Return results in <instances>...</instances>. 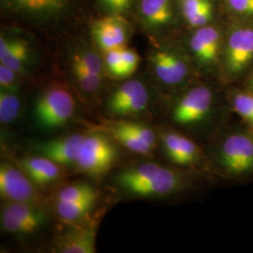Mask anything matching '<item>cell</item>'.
<instances>
[{"label":"cell","mask_w":253,"mask_h":253,"mask_svg":"<svg viewBox=\"0 0 253 253\" xmlns=\"http://www.w3.org/2000/svg\"><path fill=\"white\" fill-rule=\"evenodd\" d=\"M167 117L172 127L195 139L205 138L207 144L233 119L225 91L219 94L208 84H195L172 97Z\"/></svg>","instance_id":"1"},{"label":"cell","mask_w":253,"mask_h":253,"mask_svg":"<svg viewBox=\"0 0 253 253\" xmlns=\"http://www.w3.org/2000/svg\"><path fill=\"white\" fill-rule=\"evenodd\" d=\"M215 177L235 183L253 181V128L232 119L205 149Z\"/></svg>","instance_id":"2"},{"label":"cell","mask_w":253,"mask_h":253,"mask_svg":"<svg viewBox=\"0 0 253 253\" xmlns=\"http://www.w3.org/2000/svg\"><path fill=\"white\" fill-rule=\"evenodd\" d=\"M198 173L146 163L119 172L118 184L127 192L143 197H172L195 188Z\"/></svg>","instance_id":"3"},{"label":"cell","mask_w":253,"mask_h":253,"mask_svg":"<svg viewBox=\"0 0 253 253\" xmlns=\"http://www.w3.org/2000/svg\"><path fill=\"white\" fill-rule=\"evenodd\" d=\"M160 139L163 154L173 167L215 177L206 150L198 141L172 126L164 128Z\"/></svg>","instance_id":"4"},{"label":"cell","mask_w":253,"mask_h":253,"mask_svg":"<svg viewBox=\"0 0 253 253\" xmlns=\"http://www.w3.org/2000/svg\"><path fill=\"white\" fill-rule=\"evenodd\" d=\"M253 65V27L236 28L224 42L221 75L230 84L245 77Z\"/></svg>","instance_id":"5"},{"label":"cell","mask_w":253,"mask_h":253,"mask_svg":"<svg viewBox=\"0 0 253 253\" xmlns=\"http://www.w3.org/2000/svg\"><path fill=\"white\" fill-rule=\"evenodd\" d=\"M75 102L72 94L61 86L44 91L37 100L34 115L37 122L48 129L62 126L72 118Z\"/></svg>","instance_id":"6"},{"label":"cell","mask_w":253,"mask_h":253,"mask_svg":"<svg viewBox=\"0 0 253 253\" xmlns=\"http://www.w3.org/2000/svg\"><path fill=\"white\" fill-rule=\"evenodd\" d=\"M117 158L118 150L107 136L91 133L84 137L76 166L91 176H100L112 168Z\"/></svg>","instance_id":"7"},{"label":"cell","mask_w":253,"mask_h":253,"mask_svg":"<svg viewBox=\"0 0 253 253\" xmlns=\"http://www.w3.org/2000/svg\"><path fill=\"white\" fill-rule=\"evenodd\" d=\"M151 64L158 80L165 86L184 89L189 81L190 67L182 54L172 50H160L151 56Z\"/></svg>","instance_id":"8"},{"label":"cell","mask_w":253,"mask_h":253,"mask_svg":"<svg viewBox=\"0 0 253 253\" xmlns=\"http://www.w3.org/2000/svg\"><path fill=\"white\" fill-rule=\"evenodd\" d=\"M223 46L219 31L215 27L207 26L199 27L189 42L190 53L200 66L206 69L219 66L220 72Z\"/></svg>","instance_id":"9"},{"label":"cell","mask_w":253,"mask_h":253,"mask_svg":"<svg viewBox=\"0 0 253 253\" xmlns=\"http://www.w3.org/2000/svg\"><path fill=\"white\" fill-rule=\"evenodd\" d=\"M149 103V94L144 84L130 80L122 84L108 100V110L115 116L126 117L143 112Z\"/></svg>","instance_id":"10"},{"label":"cell","mask_w":253,"mask_h":253,"mask_svg":"<svg viewBox=\"0 0 253 253\" xmlns=\"http://www.w3.org/2000/svg\"><path fill=\"white\" fill-rule=\"evenodd\" d=\"M0 194L8 202L34 205L39 199L33 182L27 173L7 163L0 166Z\"/></svg>","instance_id":"11"},{"label":"cell","mask_w":253,"mask_h":253,"mask_svg":"<svg viewBox=\"0 0 253 253\" xmlns=\"http://www.w3.org/2000/svg\"><path fill=\"white\" fill-rule=\"evenodd\" d=\"M92 34L104 53L123 48L127 41L126 22L118 15L100 19L93 24Z\"/></svg>","instance_id":"12"},{"label":"cell","mask_w":253,"mask_h":253,"mask_svg":"<svg viewBox=\"0 0 253 253\" xmlns=\"http://www.w3.org/2000/svg\"><path fill=\"white\" fill-rule=\"evenodd\" d=\"M85 135L72 134L38 145V152L59 165H76Z\"/></svg>","instance_id":"13"},{"label":"cell","mask_w":253,"mask_h":253,"mask_svg":"<svg viewBox=\"0 0 253 253\" xmlns=\"http://www.w3.org/2000/svg\"><path fill=\"white\" fill-rule=\"evenodd\" d=\"M57 253H96V232L93 226L72 227L59 235Z\"/></svg>","instance_id":"14"},{"label":"cell","mask_w":253,"mask_h":253,"mask_svg":"<svg viewBox=\"0 0 253 253\" xmlns=\"http://www.w3.org/2000/svg\"><path fill=\"white\" fill-rule=\"evenodd\" d=\"M20 165L31 181L39 186L48 185L61 175L59 164L43 156L25 158L21 160Z\"/></svg>","instance_id":"15"},{"label":"cell","mask_w":253,"mask_h":253,"mask_svg":"<svg viewBox=\"0 0 253 253\" xmlns=\"http://www.w3.org/2000/svg\"><path fill=\"white\" fill-rule=\"evenodd\" d=\"M30 54L27 42L19 39L0 38V61L19 73L23 72Z\"/></svg>","instance_id":"16"},{"label":"cell","mask_w":253,"mask_h":253,"mask_svg":"<svg viewBox=\"0 0 253 253\" xmlns=\"http://www.w3.org/2000/svg\"><path fill=\"white\" fill-rule=\"evenodd\" d=\"M225 97L233 115L253 128V92L234 86L225 90Z\"/></svg>","instance_id":"17"},{"label":"cell","mask_w":253,"mask_h":253,"mask_svg":"<svg viewBox=\"0 0 253 253\" xmlns=\"http://www.w3.org/2000/svg\"><path fill=\"white\" fill-rule=\"evenodd\" d=\"M2 209L17 217L19 220L23 221L24 223L32 227L36 232L41 227L45 224L48 219L45 213L33 204L23 202H9Z\"/></svg>","instance_id":"18"},{"label":"cell","mask_w":253,"mask_h":253,"mask_svg":"<svg viewBox=\"0 0 253 253\" xmlns=\"http://www.w3.org/2000/svg\"><path fill=\"white\" fill-rule=\"evenodd\" d=\"M141 13L148 25L164 26L172 17L170 0H141Z\"/></svg>","instance_id":"19"},{"label":"cell","mask_w":253,"mask_h":253,"mask_svg":"<svg viewBox=\"0 0 253 253\" xmlns=\"http://www.w3.org/2000/svg\"><path fill=\"white\" fill-rule=\"evenodd\" d=\"M9 5L33 14L51 15L62 11L67 0H5Z\"/></svg>","instance_id":"20"},{"label":"cell","mask_w":253,"mask_h":253,"mask_svg":"<svg viewBox=\"0 0 253 253\" xmlns=\"http://www.w3.org/2000/svg\"><path fill=\"white\" fill-rule=\"evenodd\" d=\"M97 199L98 197H90L74 202H55V210L63 220L73 222L86 216L95 206Z\"/></svg>","instance_id":"21"},{"label":"cell","mask_w":253,"mask_h":253,"mask_svg":"<svg viewBox=\"0 0 253 253\" xmlns=\"http://www.w3.org/2000/svg\"><path fill=\"white\" fill-rule=\"evenodd\" d=\"M108 130L115 140H117L119 144L124 145L126 148L132 152L142 155H148L151 153L154 148L151 145L144 142L142 139L134 135L133 133L122 128L118 124L110 126Z\"/></svg>","instance_id":"22"},{"label":"cell","mask_w":253,"mask_h":253,"mask_svg":"<svg viewBox=\"0 0 253 253\" xmlns=\"http://www.w3.org/2000/svg\"><path fill=\"white\" fill-rule=\"evenodd\" d=\"M21 111V101L18 97L8 89L0 92V121L4 124L13 122L18 118Z\"/></svg>","instance_id":"23"},{"label":"cell","mask_w":253,"mask_h":253,"mask_svg":"<svg viewBox=\"0 0 253 253\" xmlns=\"http://www.w3.org/2000/svg\"><path fill=\"white\" fill-rule=\"evenodd\" d=\"M90 197H98V191L89 184L78 183L64 187L56 194L55 202H74L86 199Z\"/></svg>","instance_id":"24"},{"label":"cell","mask_w":253,"mask_h":253,"mask_svg":"<svg viewBox=\"0 0 253 253\" xmlns=\"http://www.w3.org/2000/svg\"><path fill=\"white\" fill-rule=\"evenodd\" d=\"M73 72L79 86L84 92L93 93L99 89L102 75L92 73L74 59H73Z\"/></svg>","instance_id":"25"},{"label":"cell","mask_w":253,"mask_h":253,"mask_svg":"<svg viewBox=\"0 0 253 253\" xmlns=\"http://www.w3.org/2000/svg\"><path fill=\"white\" fill-rule=\"evenodd\" d=\"M105 65L109 73L116 77L125 78L130 75L123 62L121 48L105 52Z\"/></svg>","instance_id":"26"},{"label":"cell","mask_w":253,"mask_h":253,"mask_svg":"<svg viewBox=\"0 0 253 253\" xmlns=\"http://www.w3.org/2000/svg\"><path fill=\"white\" fill-rule=\"evenodd\" d=\"M118 125L122 128H124L127 131L133 133L137 137H139L140 139H142L144 142L151 145L152 147H155V145H157L158 136L151 127L145 126V125H141V124L131 123V122L119 123Z\"/></svg>","instance_id":"27"},{"label":"cell","mask_w":253,"mask_h":253,"mask_svg":"<svg viewBox=\"0 0 253 253\" xmlns=\"http://www.w3.org/2000/svg\"><path fill=\"white\" fill-rule=\"evenodd\" d=\"M73 59L78 61L92 73L102 75L103 66H102L101 59L98 54L93 52H83V53L75 54L73 56Z\"/></svg>","instance_id":"28"},{"label":"cell","mask_w":253,"mask_h":253,"mask_svg":"<svg viewBox=\"0 0 253 253\" xmlns=\"http://www.w3.org/2000/svg\"><path fill=\"white\" fill-rule=\"evenodd\" d=\"M211 6L208 0H181V9L186 20Z\"/></svg>","instance_id":"29"},{"label":"cell","mask_w":253,"mask_h":253,"mask_svg":"<svg viewBox=\"0 0 253 253\" xmlns=\"http://www.w3.org/2000/svg\"><path fill=\"white\" fill-rule=\"evenodd\" d=\"M16 72L9 67L1 64L0 65V84L1 89L13 90L16 85Z\"/></svg>","instance_id":"30"},{"label":"cell","mask_w":253,"mask_h":253,"mask_svg":"<svg viewBox=\"0 0 253 253\" xmlns=\"http://www.w3.org/2000/svg\"><path fill=\"white\" fill-rule=\"evenodd\" d=\"M121 55H122L123 62L125 64L128 73L131 75L135 72L136 69L139 65V61H140L139 55L133 50L127 49L125 47L121 48Z\"/></svg>","instance_id":"31"},{"label":"cell","mask_w":253,"mask_h":253,"mask_svg":"<svg viewBox=\"0 0 253 253\" xmlns=\"http://www.w3.org/2000/svg\"><path fill=\"white\" fill-rule=\"evenodd\" d=\"M211 17H212V5L203 9L202 11H200L199 13L190 17L187 21L191 27H202L206 26V24L211 19Z\"/></svg>","instance_id":"32"},{"label":"cell","mask_w":253,"mask_h":253,"mask_svg":"<svg viewBox=\"0 0 253 253\" xmlns=\"http://www.w3.org/2000/svg\"><path fill=\"white\" fill-rule=\"evenodd\" d=\"M228 3L238 13L253 15V0H228Z\"/></svg>","instance_id":"33"},{"label":"cell","mask_w":253,"mask_h":253,"mask_svg":"<svg viewBox=\"0 0 253 253\" xmlns=\"http://www.w3.org/2000/svg\"><path fill=\"white\" fill-rule=\"evenodd\" d=\"M109 9L116 13L124 12L130 7L132 0H100Z\"/></svg>","instance_id":"34"},{"label":"cell","mask_w":253,"mask_h":253,"mask_svg":"<svg viewBox=\"0 0 253 253\" xmlns=\"http://www.w3.org/2000/svg\"><path fill=\"white\" fill-rule=\"evenodd\" d=\"M241 86H243L244 88L248 89V90L253 92V69L250 72L249 75L247 76L246 81H244Z\"/></svg>","instance_id":"35"}]
</instances>
